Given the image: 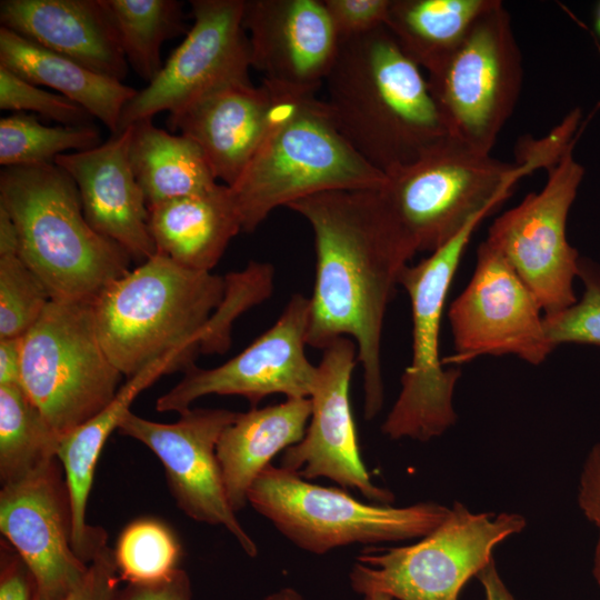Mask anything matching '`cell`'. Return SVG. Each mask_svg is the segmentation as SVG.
<instances>
[{
    "label": "cell",
    "instance_id": "6da1fadb",
    "mask_svg": "<svg viewBox=\"0 0 600 600\" xmlns=\"http://www.w3.org/2000/svg\"><path fill=\"white\" fill-rule=\"evenodd\" d=\"M311 226L316 279L307 344L353 339L362 367L364 418L383 406L381 339L387 307L409 260L393 242L371 189L332 190L287 206Z\"/></svg>",
    "mask_w": 600,
    "mask_h": 600
},
{
    "label": "cell",
    "instance_id": "7a4b0ae2",
    "mask_svg": "<svg viewBox=\"0 0 600 600\" xmlns=\"http://www.w3.org/2000/svg\"><path fill=\"white\" fill-rule=\"evenodd\" d=\"M226 288V277L184 268L157 252L92 301L104 352L127 378L171 354L193 363L198 353H224L237 319L221 304Z\"/></svg>",
    "mask_w": 600,
    "mask_h": 600
},
{
    "label": "cell",
    "instance_id": "3957f363",
    "mask_svg": "<svg viewBox=\"0 0 600 600\" xmlns=\"http://www.w3.org/2000/svg\"><path fill=\"white\" fill-rule=\"evenodd\" d=\"M323 86L339 131L384 174L449 136L422 69L386 26L340 39Z\"/></svg>",
    "mask_w": 600,
    "mask_h": 600
},
{
    "label": "cell",
    "instance_id": "277c9868",
    "mask_svg": "<svg viewBox=\"0 0 600 600\" xmlns=\"http://www.w3.org/2000/svg\"><path fill=\"white\" fill-rule=\"evenodd\" d=\"M0 207L16 226L19 257L51 300L92 302L131 270V257L89 224L74 180L54 162L4 167Z\"/></svg>",
    "mask_w": 600,
    "mask_h": 600
},
{
    "label": "cell",
    "instance_id": "5b68a950",
    "mask_svg": "<svg viewBox=\"0 0 600 600\" xmlns=\"http://www.w3.org/2000/svg\"><path fill=\"white\" fill-rule=\"evenodd\" d=\"M270 89L274 104L264 136L229 187L242 231H254L274 209L299 199L332 190L372 189L384 181L386 174L339 131L324 100L314 93Z\"/></svg>",
    "mask_w": 600,
    "mask_h": 600
},
{
    "label": "cell",
    "instance_id": "8992f818",
    "mask_svg": "<svg viewBox=\"0 0 600 600\" xmlns=\"http://www.w3.org/2000/svg\"><path fill=\"white\" fill-rule=\"evenodd\" d=\"M528 163H506L448 136L417 160L386 173L372 193L393 242L410 261L450 241L472 218L491 212Z\"/></svg>",
    "mask_w": 600,
    "mask_h": 600
},
{
    "label": "cell",
    "instance_id": "52a82bcc",
    "mask_svg": "<svg viewBox=\"0 0 600 600\" xmlns=\"http://www.w3.org/2000/svg\"><path fill=\"white\" fill-rule=\"evenodd\" d=\"M248 503L294 546L314 554L351 544L422 538L449 512L436 502L364 503L342 489L311 483L272 463L251 484Z\"/></svg>",
    "mask_w": 600,
    "mask_h": 600
},
{
    "label": "cell",
    "instance_id": "ba28073f",
    "mask_svg": "<svg viewBox=\"0 0 600 600\" xmlns=\"http://www.w3.org/2000/svg\"><path fill=\"white\" fill-rule=\"evenodd\" d=\"M526 526L519 513L472 512L454 501L420 541L364 549L349 572L351 589L398 600H458L467 582L493 560V549Z\"/></svg>",
    "mask_w": 600,
    "mask_h": 600
},
{
    "label": "cell",
    "instance_id": "9c48e42d",
    "mask_svg": "<svg viewBox=\"0 0 600 600\" xmlns=\"http://www.w3.org/2000/svg\"><path fill=\"white\" fill-rule=\"evenodd\" d=\"M122 377L102 348L92 302L50 300L22 337L20 386L61 437L104 409Z\"/></svg>",
    "mask_w": 600,
    "mask_h": 600
},
{
    "label": "cell",
    "instance_id": "30bf717a",
    "mask_svg": "<svg viewBox=\"0 0 600 600\" xmlns=\"http://www.w3.org/2000/svg\"><path fill=\"white\" fill-rule=\"evenodd\" d=\"M490 212L472 218L450 241L401 271L399 284L409 296L412 314V354L401 376V390L381 430L390 439L427 442L457 421L453 406L459 368H444L439 337L444 303L466 248Z\"/></svg>",
    "mask_w": 600,
    "mask_h": 600
},
{
    "label": "cell",
    "instance_id": "8fae6325",
    "mask_svg": "<svg viewBox=\"0 0 600 600\" xmlns=\"http://www.w3.org/2000/svg\"><path fill=\"white\" fill-rule=\"evenodd\" d=\"M426 77L449 136L490 153L514 111L523 79L521 52L502 2L496 0Z\"/></svg>",
    "mask_w": 600,
    "mask_h": 600
},
{
    "label": "cell",
    "instance_id": "7c38bea8",
    "mask_svg": "<svg viewBox=\"0 0 600 600\" xmlns=\"http://www.w3.org/2000/svg\"><path fill=\"white\" fill-rule=\"evenodd\" d=\"M574 142L548 169L543 188L499 216L486 239L532 291L544 316L578 300L573 282L580 277L582 260L567 239L569 211L584 176L573 157Z\"/></svg>",
    "mask_w": 600,
    "mask_h": 600
},
{
    "label": "cell",
    "instance_id": "4fadbf2b",
    "mask_svg": "<svg viewBox=\"0 0 600 600\" xmlns=\"http://www.w3.org/2000/svg\"><path fill=\"white\" fill-rule=\"evenodd\" d=\"M454 353L446 363L481 356H517L542 363L554 350L539 301L501 252L484 240L476 268L448 311Z\"/></svg>",
    "mask_w": 600,
    "mask_h": 600
},
{
    "label": "cell",
    "instance_id": "5bb4252c",
    "mask_svg": "<svg viewBox=\"0 0 600 600\" xmlns=\"http://www.w3.org/2000/svg\"><path fill=\"white\" fill-rule=\"evenodd\" d=\"M193 24L159 74L124 106L118 132L168 111L176 117L208 93L249 81L244 0H192Z\"/></svg>",
    "mask_w": 600,
    "mask_h": 600
},
{
    "label": "cell",
    "instance_id": "9a60e30c",
    "mask_svg": "<svg viewBox=\"0 0 600 600\" xmlns=\"http://www.w3.org/2000/svg\"><path fill=\"white\" fill-rule=\"evenodd\" d=\"M238 413L227 409L189 408L179 413L178 421L161 423L129 410L117 430L143 443L160 460L180 510L198 522L224 527L242 550L254 558L258 547L229 503L216 452L221 433Z\"/></svg>",
    "mask_w": 600,
    "mask_h": 600
},
{
    "label": "cell",
    "instance_id": "2e32d148",
    "mask_svg": "<svg viewBox=\"0 0 600 600\" xmlns=\"http://www.w3.org/2000/svg\"><path fill=\"white\" fill-rule=\"evenodd\" d=\"M309 309V298L294 293L273 326L239 354L216 368L194 364L188 369L173 388L158 398L157 411L181 413L208 394L241 396L251 408L274 393L287 399L310 398L317 366L304 351Z\"/></svg>",
    "mask_w": 600,
    "mask_h": 600
},
{
    "label": "cell",
    "instance_id": "e0dca14e",
    "mask_svg": "<svg viewBox=\"0 0 600 600\" xmlns=\"http://www.w3.org/2000/svg\"><path fill=\"white\" fill-rule=\"evenodd\" d=\"M57 462L2 484L0 491V531L32 574L34 600H63L89 566L72 546L69 497Z\"/></svg>",
    "mask_w": 600,
    "mask_h": 600
},
{
    "label": "cell",
    "instance_id": "ac0fdd59",
    "mask_svg": "<svg viewBox=\"0 0 600 600\" xmlns=\"http://www.w3.org/2000/svg\"><path fill=\"white\" fill-rule=\"evenodd\" d=\"M357 362V344L350 338H338L323 349L306 433L284 450L280 467L303 479L326 477L376 503L391 504L393 493L371 481L360 454L349 398Z\"/></svg>",
    "mask_w": 600,
    "mask_h": 600
},
{
    "label": "cell",
    "instance_id": "d6986e66",
    "mask_svg": "<svg viewBox=\"0 0 600 600\" xmlns=\"http://www.w3.org/2000/svg\"><path fill=\"white\" fill-rule=\"evenodd\" d=\"M242 26L251 67L263 74V83L316 94L339 46L322 0H244Z\"/></svg>",
    "mask_w": 600,
    "mask_h": 600
},
{
    "label": "cell",
    "instance_id": "ffe728a7",
    "mask_svg": "<svg viewBox=\"0 0 600 600\" xmlns=\"http://www.w3.org/2000/svg\"><path fill=\"white\" fill-rule=\"evenodd\" d=\"M132 126L100 146L56 158L74 180L89 224L142 263L157 253L149 230V209L133 173L129 148Z\"/></svg>",
    "mask_w": 600,
    "mask_h": 600
},
{
    "label": "cell",
    "instance_id": "44dd1931",
    "mask_svg": "<svg viewBox=\"0 0 600 600\" xmlns=\"http://www.w3.org/2000/svg\"><path fill=\"white\" fill-rule=\"evenodd\" d=\"M274 104L273 91L250 80L219 88L176 117L171 131L180 130L202 151L213 174L231 187L259 147Z\"/></svg>",
    "mask_w": 600,
    "mask_h": 600
},
{
    "label": "cell",
    "instance_id": "7402d4cb",
    "mask_svg": "<svg viewBox=\"0 0 600 600\" xmlns=\"http://www.w3.org/2000/svg\"><path fill=\"white\" fill-rule=\"evenodd\" d=\"M0 22L14 33L122 81L128 62L103 0H1Z\"/></svg>",
    "mask_w": 600,
    "mask_h": 600
},
{
    "label": "cell",
    "instance_id": "603a6c76",
    "mask_svg": "<svg viewBox=\"0 0 600 600\" xmlns=\"http://www.w3.org/2000/svg\"><path fill=\"white\" fill-rule=\"evenodd\" d=\"M190 366V362L179 354L154 361L136 376L128 378L104 409L61 437L57 459L66 474L72 546L84 563L89 564L99 549L107 544L106 531L89 526L86 519L96 464L107 439L118 429L121 418L130 410L131 403L141 391L162 374L177 370L186 371Z\"/></svg>",
    "mask_w": 600,
    "mask_h": 600
},
{
    "label": "cell",
    "instance_id": "cb8c5ba5",
    "mask_svg": "<svg viewBox=\"0 0 600 600\" xmlns=\"http://www.w3.org/2000/svg\"><path fill=\"white\" fill-rule=\"evenodd\" d=\"M148 209L157 252L191 270L211 272L231 239L242 231L233 196L223 183L209 193L170 199Z\"/></svg>",
    "mask_w": 600,
    "mask_h": 600
},
{
    "label": "cell",
    "instance_id": "d4e9b609",
    "mask_svg": "<svg viewBox=\"0 0 600 600\" xmlns=\"http://www.w3.org/2000/svg\"><path fill=\"white\" fill-rule=\"evenodd\" d=\"M312 411L310 398H288L263 408L239 412L217 443L229 503L234 512L248 504V491L282 450L303 438Z\"/></svg>",
    "mask_w": 600,
    "mask_h": 600
},
{
    "label": "cell",
    "instance_id": "484cf974",
    "mask_svg": "<svg viewBox=\"0 0 600 600\" xmlns=\"http://www.w3.org/2000/svg\"><path fill=\"white\" fill-rule=\"evenodd\" d=\"M0 66L36 86L52 88L117 133L124 106L137 90L62 54L0 28Z\"/></svg>",
    "mask_w": 600,
    "mask_h": 600
},
{
    "label": "cell",
    "instance_id": "4316f807",
    "mask_svg": "<svg viewBox=\"0 0 600 600\" xmlns=\"http://www.w3.org/2000/svg\"><path fill=\"white\" fill-rule=\"evenodd\" d=\"M131 126L129 158L148 207L206 194L220 184L202 151L189 138L156 127L152 119Z\"/></svg>",
    "mask_w": 600,
    "mask_h": 600
},
{
    "label": "cell",
    "instance_id": "83f0119b",
    "mask_svg": "<svg viewBox=\"0 0 600 600\" xmlns=\"http://www.w3.org/2000/svg\"><path fill=\"white\" fill-rule=\"evenodd\" d=\"M496 0H391L386 27L402 51L427 73L459 47Z\"/></svg>",
    "mask_w": 600,
    "mask_h": 600
},
{
    "label": "cell",
    "instance_id": "f1b7e54d",
    "mask_svg": "<svg viewBox=\"0 0 600 600\" xmlns=\"http://www.w3.org/2000/svg\"><path fill=\"white\" fill-rule=\"evenodd\" d=\"M60 439L20 384L0 386L1 486L57 460Z\"/></svg>",
    "mask_w": 600,
    "mask_h": 600
},
{
    "label": "cell",
    "instance_id": "f546056e",
    "mask_svg": "<svg viewBox=\"0 0 600 600\" xmlns=\"http://www.w3.org/2000/svg\"><path fill=\"white\" fill-rule=\"evenodd\" d=\"M128 64L150 83L163 68L164 41L186 32L183 3L177 0H103Z\"/></svg>",
    "mask_w": 600,
    "mask_h": 600
},
{
    "label": "cell",
    "instance_id": "4dcf8cb0",
    "mask_svg": "<svg viewBox=\"0 0 600 600\" xmlns=\"http://www.w3.org/2000/svg\"><path fill=\"white\" fill-rule=\"evenodd\" d=\"M102 143L91 126L40 123L33 114L14 113L0 119V163L4 167L53 163L66 151L80 152Z\"/></svg>",
    "mask_w": 600,
    "mask_h": 600
},
{
    "label": "cell",
    "instance_id": "1f68e13d",
    "mask_svg": "<svg viewBox=\"0 0 600 600\" xmlns=\"http://www.w3.org/2000/svg\"><path fill=\"white\" fill-rule=\"evenodd\" d=\"M181 546L172 530L151 518L130 522L120 533L113 558L120 581L152 583L179 567Z\"/></svg>",
    "mask_w": 600,
    "mask_h": 600
},
{
    "label": "cell",
    "instance_id": "d6a6232c",
    "mask_svg": "<svg viewBox=\"0 0 600 600\" xmlns=\"http://www.w3.org/2000/svg\"><path fill=\"white\" fill-rule=\"evenodd\" d=\"M51 300L18 253L0 256V339L22 338Z\"/></svg>",
    "mask_w": 600,
    "mask_h": 600
},
{
    "label": "cell",
    "instance_id": "836d02e7",
    "mask_svg": "<svg viewBox=\"0 0 600 600\" xmlns=\"http://www.w3.org/2000/svg\"><path fill=\"white\" fill-rule=\"evenodd\" d=\"M581 297L571 307L544 316V329L550 343L600 346V269L581 261Z\"/></svg>",
    "mask_w": 600,
    "mask_h": 600
},
{
    "label": "cell",
    "instance_id": "e575fe53",
    "mask_svg": "<svg viewBox=\"0 0 600 600\" xmlns=\"http://www.w3.org/2000/svg\"><path fill=\"white\" fill-rule=\"evenodd\" d=\"M0 108L31 111L62 126H91L93 117L60 93L41 89L0 66Z\"/></svg>",
    "mask_w": 600,
    "mask_h": 600
},
{
    "label": "cell",
    "instance_id": "d590c367",
    "mask_svg": "<svg viewBox=\"0 0 600 600\" xmlns=\"http://www.w3.org/2000/svg\"><path fill=\"white\" fill-rule=\"evenodd\" d=\"M322 1L339 40L386 26L391 4V0Z\"/></svg>",
    "mask_w": 600,
    "mask_h": 600
},
{
    "label": "cell",
    "instance_id": "8d00e7d4",
    "mask_svg": "<svg viewBox=\"0 0 600 600\" xmlns=\"http://www.w3.org/2000/svg\"><path fill=\"white\" fill-rule=\"evenodd\" d=\"M119 581L113 550L106 544L89 563L82 582L63 600H113Z\"/></svg>",
    "mask_w": 600,
    "mask_h": 600
},
{
    "label": "cell",
    "instance_id": "74e56055",
    "mask_svg": "<svg viewBox=\"0 0 600 600\" xmlns=\"http://www.w3.org/2000/svg\"><path fill=\"white\" fill-rule=\"evenodd\" d=\"M188 573L178 568L169 578L152 583H127L118 589L113 600H191Z\"/></svg>",
    "mask_w": 600,
    "mask_h": 600
},
{
    "label": "cell",
    "instance_id": "f35d334b",
    "mask_svg": "<svg viewBox=\"0 0 600 600\" xmlns=\"http://www.w3.org/2000/svg\"><path fill=\"white\" fill-rule=\"evenodd\" d=\"M1 551L0 600H34L36 584L28 567L16 551Z\"/></svg>",
    "mask_w": 600,
    "mask_h": 600
},
{
    "label": "cell",
    "instance_id": "ab89813d",
    "mask_svg": "<svg viewBox=\"0 0 600 600\" xmlns=\"http://www.w3.org/2000/svg\"><path fill=\"white\" fill-rule=\"evenodd\" d=\"M577 497L580 510L591 523L600 519V440L584 460Z\"/></svg>",
    "mask_w": 600,
    "mask_h": 600
},
{
    "label": "cell",
    "instance_id": "60d3db41",
    "mask_svg": "<svg viewBox=\"0 0 600 600\" xmlns=\"http://www.w3.org/2000/svg\"><path fill=\"white\" fill-rule=\"evenodd\" d=\"M22 338L0 339V386L20 384Z\"/></svg>",
    "mask_w": 600,
    "mask_h": 600
},
{
    "label": "cell",
    "instance_id": "b9f144b4",
    "mask_svg": "<svg viewBox=\"0 0 600 600\" xmlns=\"http://www.w3.org/2000/svg\"><path fill=\"white\" fill-rule=\"evenodd\" d=\"M477 578L482 586L484 600H518L503 582L494 559L479 572Z\"/></svg>",
    "mask_w": 600,
    "mask_h": 600
},
{
    "label": "cell",
    "instance_id": "7bdbcfd3",
    "mask_svg": "<svg viewBox=\"0 0 600 600\" xmlns=\"http://www.w3.org/2000/svg\"><path fill=\"white\" fill-rule=\"evenodd\" d=\"M19 241L16 226L9 213L0 207V256L18 253Z\"/></svg>",
    "mask_w": 600,
    "mask_h": 600
},
{
    "label": "cell",
    "instance_id": "ee69618b",
    "mask_svg": "<svg viewBox=\"0 0 600 600\" xmlns=\"http://www.w3.org/2000/svg\"><path fill=\"white\" fill-rule=\"evenodd\" d=\"M263 600H306V598L294 588L284 587L268 594Z\"/></svg>",
    "mask_w": 600,
    "mask_h": 600
},
{
    "label": "cell",
    "instance_id": "f6af8a7d",
    "mask_svg": "<svg viewBox=\"0 0 600 600\" xmlns=\"http://www.w3.org/2000/svg\"><path fill=\"white\" fill-rule=\"evenodd\" d=\"M592 524H594L598 529V539L594 547L592 572L594 580L600 588V519L594 521Z\"/></svg>",
    "mask_w": 600,
    "mask_h": 600
},
{
    "label": "cell",
    "instance_id": "bcb514c9",
    "mask_svg": "<svg viewBox=\"0 0 600 600\" xmlns=\"http://www.w3.org/2000/svg\"><path fill=\"white\" fill-rule=\"evenodd\" d=\"M363 600H393L390 596L381 592H371L363 596Z\"/></svg>",
    "mask_w": 600,
    "mask_h": 600
},
{
    "label": "cell",
    "instance_id": "7dc6e473",
    "mask_svg": "<svg viewBox=\"0 0 600 600\" xmlns=\"http://www.w3.org/2000/svg\"><path fill=\"white\" fill-rule=\"evenodd\" d=\"M594 29H596L597 33L600 36V3H599V6L597 7V10H596Z\"/></svg>",
    "mask_w": 600,
    "mask_h": 600
},
{
    "label": "cell",
    "instance_id": "c3c4849f",
    "mask_svg": "<svg viewBox=\"0 0 600 600\" xmlns=\"http://www.w3.org/2000/svg\"><path fill=\"white\" fill-rule=\"evenodd\" d=\"M598 49H599V51H600V46H598Z\"/></svg>",
    "mask_w": 600,
    "mask_h": 600
}]
</instances>
